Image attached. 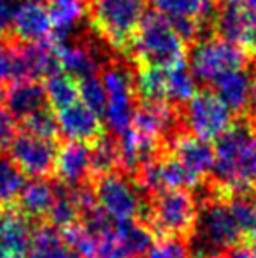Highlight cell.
Returning <instances> with one entry per match:
<instances>
[{
  "instance_id": "6da1fadb",
  "label": "cell",
  "mask_w": 256,
  "mask_h": 258,
  "mask_svg": "<svg viewBox=\"0 0 256 258\" xmlns=\"http://www.w3.org/2000/svg\"><path fill=\"white\" fill-rule=\"evenodd\" d=\"M211 177L230 190H256V130L249 119L233 123L216 139Z\"/></svg>"
},
{
  "instance_id": "7a4b0ae2",
  "label": "cell",
  "mask_w": 256,
  "mask_h": 258,
  "mask_svg": "<svg viewBox=\"0 0 256 258\" xmlns=\"http://www.w3.org/2000/svg\"><path fill=\"white\" fill-rule=\"evenodd\" d=\"M198 206L195 194L190 190H165L147 195L140 221L149 227L154 239H179L186 241L193 237L197 227Z\"/></svg>"
},
{
  "instance_id": "3957f363",
  "label": "cell",
  "mask_w": 256,
  "mask_h": 258,
  "mask_svg": "<svg viewBox=\"0 0 256 258\" xmlns=\"http://www.w3.org/2000/svg\"><path fill=\"white\" fill-rule=\"evenodd\" d=\"M188 44L160 13H146L133 37L128 56L139 65L168 69L185 61Z\"/></svg>"
},
{
  "instance_id": "277c9868",
  "label": "cell",
  "mask_w": 256,
  "mask_h": 258,
  "mask_svg": "<svg viewBox=\"0 0 256 258\" xmlns=\"http://www.w3.org/2000/svg\"><path fill=\"white\" fill-rule=\"evenodd\" d=\"M86 11L95 34L114 51L128 54L146 14L144 0H86Z\"/></svg>"
},
{
  "instance_id": "5b68a950",
  "label": "cell",
  "mask_w": 256,
  "mask_h": 258,
  "mask_svg": "<svg viewBox=\"0 0 256 258\" xmlns=\"http://www.w3.org/2000/svg\"><path fill=\"white\" fill-rule=\"evenodd\" d=\"M100 79L107 95L104 119L118 137L132 128L133 116H135L137 93L133 86V72L121 61L111 60L107 65H104Z\"/></svg>"
},
{
  "instance_id": "8992f818",
  "label": "cell",
  "mask_w": 256,
  "mask_h": 258,
  "mask_svg": "<svg viewBox=\"0 0 256 258\" xmlns=\"http://www.w3.org/2000/svg\"><path fill=\"white\" fill-rule=\"evenodd\" d=\"M97 204L113 221L140 220L146 197L140 194L133 179L121 170L104 176H97L90 181Z\"/></svg>"
},
{
  "instance_id": "52a82bcc",
  "label": "cell",
  "mask_w": 256,
  "mask_h": 258,
  "mask_svg": "<svg viewBox=\"0 0 256 258\" xmlns=\"http://www.w3.org/2000/svg\"><path fill=\"white\" fill-rule=\"evenodd\" d=\"M249 54L221 37H205L192 44L190 71L197 81L212 85L228 72L242 71Z\"/></svg>"
},
{
  "instance_id": "ba28073f",
  "label": "cell",
  "mask_w": 256,
  "mask_h": 258,
  "mask_svg": "<svg viewBox=\"0 0 256 258\" xmlns=\"http://www.w3.org/2000/svg\"><path fill=\"white\" fill-rule=\"evenodd\" d=\"M211 25L218 37L256 56V7L246 0H214Z\"/></svg>"
},
{
  "instance_id": "9c48e42d",
  "label": "cell",
  "mask_w": 256,
  "mask_h": 258,
  "mask_svg": "<svg viewBox=\"0 0 256 258\" xmlns=\"http://www.w3.org/2000/svg\"><path fill=\"white\" fill-rule=\"evenodd\" d=\"M183 128L204 141L221 137L233 125V112L214 92H197L181 109Z\"/></svg>"
},
{
  "instance_id": "30bf717a",
  "label": "cell",
  "mask_w": 256,
  "mask_h": 258,
  "mask_svg": "<svg viewBox=\"0 0 256 258\" xmlns=\"http://www.w3.org/2000/svg\"><path fill=\"white\" fill-rule=\"evenodd\" d=\"M58 143L42 139L34 134L21 132L13 141L9 151L11 160L18 169L30 177H48L55 170V160L58 153Z\"/></svg>"
},
{
  "instance_id": "8fae6325",
  "label": "cell",
  "mask_w": 256,
  "mask_h": 258,
  "mask_svg": "<svg viewBox=\"0 0 256 258\" xmlns=\"http://www.w3.org/2000/svg\"><path fill=\"white\" fill-rule=\"evenodd\" d=\"M13 34L18 42L35 44L49 41L53 32L51 11L46 0H20L13 14Z\"/></svg>"
},
{
  "instance_id": "7c38bea8",
  "label": "cell",
  "mask_w": 256,
  "mask_h": 258,
  "mask_svg": "<svg viewBox=\"0 0 256 258\" xmlns=\"http://www.w3.org/2000/svg\"><path fill=\"white\" fill-rule=\"evenodd\" d=\"M165 151L179 160L185 169L200 181H207L211 177L214 169V148L207 141L181 130L165 143Z\"/></svg>"
},
{
  "instance_id": "4fadbf2b",
  "label": "cell",
  "mask_w": 256,
  "mask_h": 258,
  "mask_svg": "<svg viewBox=\"0 0 256 258\" xmlns=\"http://www.w3.org/2000/svg\"><path fill=\"white\" fill-rule=\"evenodd\" d=\"M56 123H58L60 136L72 143H82L92 146L100 137L106 136L102 116L92 111L81 100L56 112Z\"/></svg>"
},
{
  "instance_id": "5bb4252c",
  "label": "cell",
  "mask_w": 256,
  "mask_h": 258,
  "mask_svg": "<svg viewBox=\"0 0 256 258\" xmlns=\"http://www.w3.org/2000/svg\"><path fill=\"white\" fill-rule=\"evenodd\" d=\"M53 176L56 183L68 188L88 186L92 181V146L67 141L58 148Z\"/></svg>"
},
{
  "instance_id": "9a60e30c",
  "label": "cell",
  "mask_w": 256,
  "mask_h": 258,
  "mask_svg": "<svg viewBox=\"0 0 256 258\" xmlns=\"http://www.w3.org/2000/svg\"><path fill=\"white\" fill-rule=\"evenodd\" d=\"M34 225L18 207L0 209V258H27Z\"/></svg>"
},
{
  "instance_id": "2e32d148",
  "label": "cell",
  "mask_w": 256,
  "mask_h": 258,
  "mask_svg": "<svg viewBox=\"0 0 256 258\" xmlns=\"http://www.w3.org/2000/svg\"><path fill=\"white\" fill-rule=\"evenodd\" d=\"M4 105L18 121L49 107L46 88L39 81H14L4 93Z\"/></svg>"
},
{
  "instance_id": "e0dca14e",
  "label": "cell",
  "mask_w": 256,
  "mask_h": 258,
  "mask_svg": "<svg viewBox=\"0 0 256 258\" xmlns=\"http://www.w3.org/2000/svg\"><path fill=\"white\" fill-rule=\"evenodd\" d=\"M55 204V183L46 177H35L30 183H25L16 207L32 225L48 220V214Z\"/></svg>"
},
{
  "instance_id": "ac0fdd59",
  "label": "cell",
  "mask_w": 256,
  "mask_h": 258,
  "mask_svg": "<svg viewBox=\"0 0 256 258\" xmlns=\"http://www.w3.org/2000/svg\"><path fill=\"white\" fill-rule=\"evenodd\" d=\"M212 90L233 114H246L251 105V76L246 69L221 76L212 83Z\"/></svg>"
},
{
  "instance_id": "d6986e66",
  "label": "cell",
  "mask_w": 256,
  "mask_h": 258,
  "mask_svg": "<svg viewBox=\"0 0 256 258\" xmlns=\"http://www.w3.org/2000/svg\"><path fill=\"white\" fill-rule=\"evenodd\" d=\"M46 2L53 18V32L49 41L56 46L65 44L84 14L86 0H46Z\"/></svg>"
},
{
  "instance_id": "ffe728a7",
  "label": "cell",
  "mask_w": 256,
  "mask_h": 258,
  "mask_svg": "<svg viewBox=\"0 0 256 258\" xmlns=\"http://www.w3.org/2000/svg\"><path fill=\"white\" fill-rule=\"evenodd\" d=\"M27 258H77L63 241L62 234L49 223H35Z\"/></svg>"
},
{
  "instance_id": "44dd1931",
  "label": "cell",
  "mask_w": 256,
  "mask_h": 258,
  "mask_svg": "<svg viewBox=\"0 0 256 258\" xmlns=\"http://www.w3.org/2000/svg\"><path fill=\"white\" fill-rule=\"evenodd\" d=\"M137 100L142 104H168L167 102V69L139 65L133 76Z\"/></svg>"
},
{
  "instance_id": "7402d4cb",
  "label": "cell",
  "mask_w": 256,
  "mask_h": 258,
  "mask_svg": "<svg viewBox=\"0 0 256 258\" xmlns=\"http://www.w3.org/2000/svg\"><path fill=\"white\" fill-rule=\"evenodd\" d=\"M154 9L167 20H193L211 23L214 0H151Z\"/></svg>"
},
{
  "instance_id": "603a6c76",
  "label": "cell",
  "mask_w": 256,
  "mask_h": 258,
  "mask_svg": "<svg viewBox=\"0 0 256 258\" xmlns=\"http://www.w3.org/2000/svg\"><path fill=\"white\" fill-rule=\"evenodd\" d=\"M114 234L125 246V249L132 255V258H146L156 241L149 227L140 220L114 223Z\"/></svg>"
},
{
  "instance_id": "cb8c5ba5",
  "label": "cell",
  "mask_w": 256,
  "mask_h": 258,
  "mask_svg": "<svg viewBox=\"0 0 256 258\" xmlns=\"http://www.w3.org/2000/svg\"><path fill=\"white\" fill-rule=\"evenodd\" d=\"M116 170H121L118 137L106 134L95 144H92V179L97 176L116 172Z\"/></svg>"
},
{
  "instance_id": "d4e9b609",
  "label": "cell",
  "mask_w": 256,
  "mask_h": 258,
  "mask_svg": "<svg viewBox=\"0 0 256 258\" xmlns=\"http://www.w3.org/2000/svg\"><path fill=\"white\" fill-rule=\"evenodd\" d=\"M46 95L49 107L62 111L68 105L75 104L79 99V81L67 72H56L46 79Z\"/></svg>"
},
{
  "instance_id": "484cf974",
  "label": "cell",
  "mask_w": 256,
  "mask_h": 258,
  "mask_svg": "<svg viewBox=\"0 0 256 258\" xmlns=\"http://www.w3.org/2000/svg\"><path fill=\"white\" fill-rule=\"evenodd\" d=\"M25 183V174L18 169L11 156L0 151V209L16 206Z\"/></svg>"
},
{
  "instance_id": "4316f807",
  "label": "cell",
  "mask_w": 256,
  "mask_h": 258,
  "mask_svg": "<svg viewBox=\"0 0 256 258\" xmlns=\"http://www.w3.org/2000/svg\"><path fill=\"white\" fill-rule=\"evenodd\" d=\"M197 79L185 61L167 69V102L170 105H185L197 93Z\"/></svg>"
},
{
  "instance_id": "83f0119b",
  "label": "cell",
  "mask_w": 256,
  "mask_h": 258,
  "mask_svg": "<svg viewBox=\"0 0 256 258\" xmlns=\"http://www.w3.org/2000/svg\"><path fill=\"white\" fill-rule=\"evenodd\" d=\"M63 241L68 244V248L75 253L77 258H95L97 244H99V237L90 234L81 223L74 225V227L67 228V230L60 232Z\"/></svg>"
},
{
  "instance_id": "f1b7e54d",
  "label": "cell",
  "mask_w": 256,
  "mask_h": 258,
  "mask_svg": "<svg viewBox=\"0 0 256 258\" xmlns=\"http://www.w3.org/2000/svg\"><path fill=\"white\" fill-rule=\"evenodd\" d=\"M21 125H23L25 132L34 134L42 139L56 141V136H58V123H56V116L51 112V107H46L28 116L27 119L21 121Z\"/></svg>"
},
{
  "instance_id": "f546056e",
  "label": "cell",
  "mask_w": 256,
  "mask_h": 258,
  "mask_svg": "<svg viewBox=\"0 0 256 258\" xmlns=\"http://www.w3.org/2000/svg\"><path fill=\"white\" fill-rule=\"evenodd\" d=\"M79 99L99 116H104L107 107V95L102 79H99V76L81 79L79 81Z\"/></svg>"
},
{
  "instance_id": "4dcf8cb0",
  "label": "cell",
  "mask_w": 256,
  "mask_h": 258,
  "mask_svg": "<svg viewBox=\"0 0 256 258\" xmlns=\"http://www.w3.org/2000/svg\"><path fill=\"white\" fill-rule=\"evenodd\" d=\"M146 258H192L186 241L179 239H160L154 241Z\"/></svg>"
},
{
  "instance_id": "1f68e13d",
  "label": "cell",
  "mask_w": 256,
  "mask_h": 258,
  "mask_svg": "<svg viewBox=\"0 0 256 258\" xmlns=\"http://www.w3.org/2000/svg\"><path fill=\"white\" fill-rule=\"evenodd\" d=\"M95 258H132V255L125 249V246L116 237L113 228V230L106 232V234L99 237Z\"/></svg>"
},
{
  "instance_id": "d6a6232c",
  "label": "cell",
  "mask_w": 256,
  "mask_h": 258,
  "mask_svg": "<svg viewBox=\"0 0 256 258\" xmlns=\"http://www.w3.org/2000/svg\"><path fill=\"white\" fill-rule=\"evenodd\" d=\"M13 56H14V41H6L0 37V97L6 93V86L13 81Z\"/></svg>"
},
{
  "instance_id": "836d02e7",
  "label": "cell",
  "mask_w": 256,
  "mask_h": 258,
  "mask_svg": "<svg viewBox=\"0 0 256 258\" xmlns=\"http://www.w3.org/2000/svg\"><path fill=\"white\" fill-rule=\"evenodd\" d=\"M18 136V119L4 104H0V151H7Z\"/></svg>"
},
{
  "instance_id": "e575fe53",
  "label": "cell",
  "mask_w": 256,
  "mask_h": 258,
  "mask_svg": "<svg viewBox=\"0 0 256 258\" xmlns=\"http://www.w3.org/2000/svg\"><path fill=\"white\" fill-rule=\"evenodd\" d=\"M14 7H16V4L13 0H0V37H4L6 32L13 27Z\"/></svg>"
},
{
  "instance_id": "d590c367",
  "label": "cell",
  "mask_w": 256,
  "mask_h": 258,
  "mask_svg": "<svg viewBox=\"0 0 256 258\" xmlns=\"http://www.w3.org/2000/svg\"><path fill=\"white\" fill-rule=\"evenodd\" d=\"M216 258H256V248L247 244H239L232 249H226L225 253H221Z\"/></svg>"
},
{
  "instance_id": "8d00e7d4",
  "label": "cell",
  "mask_w": 256,
  "mask_h": 258,
  "mask_svg": "<svg viewBox=\"0 0 256 258\" xmlns=\"http://www.w3.org/2000/svg\"><path fill=\"white\" fill-rule=\"evenodd\" d=\"M247 114H249L247 119L253 123V126L256 128V72L253 74V78H251V105Z\"/></svg>"
},
{
  "instance_id": "74e56055",
  "label": "cell",
  "mask_w": 256,
  "mask_h": 258,
  "mask_svg": "<svg viewBox=\"0 0 256 258\" xmlns=\"http://www.w3.org/2000/svg\"><path fill=\"white\" fill-rule=\"evenodd\" d=\"M247 4H251V6H254L256 7V0H246Z\"/></svg>"
}]
</instances>
